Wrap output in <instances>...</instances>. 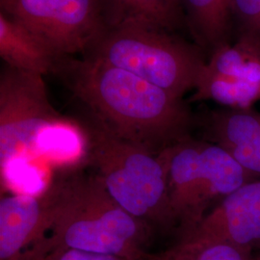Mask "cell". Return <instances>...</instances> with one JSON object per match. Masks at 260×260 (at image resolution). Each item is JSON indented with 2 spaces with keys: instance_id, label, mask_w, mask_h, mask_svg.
I'll return each mask as SVG.
<instances>
[{
  "instance_id": "obj_1",
  "label": "cell",
  "mask_w": 260,
  "mask_h": 260,
  "mask_svg": "<svg viewBox=\"0 0 260 260\" xmlns=\"http://www.w3.org/2000/svg\"><path fill=\"white\" fill-rule=\"evenodd\" d=\"M52 74L83 111L155 155L191 137L194 118L183 100L129 72L67 56L56 61Z\"/></svg>"
},
{
  "instance_id": "obj_2",
  "label": "cell",
  "mask_w": 260,
  "mask_h": 260,
  "mask_svg": "<svg viewBox=\"0 0 260 260\" xmlns=\"http://www.w3.org/2000/svg\"><path fill=\"white\" fill-rule=\"evenodd\" d=\"M52 224L41 241L21 256L75 249L143 260L154 229L128 213L110 195L101 177L75 174L46 189Z\"/></svg>"
},
{
  "instance_id": "obj_3",
  "label": "cell",
  "mask_w": 260,
  "mask_h": 260,
  "mask_svg": "<svg viewBox=\"0 0 260 260\" xmlns=\"http://www.w3.org/2000/svg\"><path fill=\"white\" fill-rule=\"evenodd\" d=\"M75 121L83 134L85 155L118 204L154 230L176 228L163 156L121 138L83 110Z\"/></svg>"
},
{
  "instance_id": "obj_4",
  "label": "cell",
  "mask_w": 260,
  "mask_h": 260,
  "mask_svg": "<svg viewBox=\"0 0 260 260\" xmlns=\"http://www.w3.org/2000/svg\"><path fill=\"white\" fill-rule=\"evenodd\" d=\"M84 57L114 66L183 98L195 89L205 60L174 33L132 21L106 24Z\"/></svg>"
},
{
  "instance_id": "obj_5",
  "label": "cell",
  "mask_w": 260,
  "mask_h": 260,
  "mask_svg": "<svg viewBox=\"0 0 260 260\" xmlns=\"http://www.w3.org/2000/svg\"><path fill=\"white\" fill-rule=\"evenodd\" d=\"M64 118L47 95L43 75L5 66L0 76V170L40 165L39 144Z\"/></svg>"
},
{
  "instance_id": "obj_6",
  "label": "cell",
  "mask_w": 260,
  "mask_h": 260,
  "mask_svg": "<svg viewBox=\"0 0 260 260\" xmlns=\"http://www.w3.org/2000/svg\"><path fill=\"white\" fill-rule=\"evenodd\" d=\"M56 59L84 53L107 24L102 0H0Z\"/></svg>"
},
{
  "instance_id": "obj_7",
  "label": "cell",
  "mask_w": 260,
  "mask_h": 260,
  "mask_svg": "<svg viewBox=\"0 0 260 260\" xmlns=\"http://www.w3.org/2000/svg\"><path fill=\"white\" fill-rule=\"evenodd\" d=\"M225 242L242 250L260 251V178L228 196L206 214L193 232L181 236Z\"/></svg>"
},
{
  "instance_id": "obj_8",
  "label": "cell",
  "mask_w": 260,
  "mask_h": 260,
  "mask_svg": "<svg viewBox=\"0 0 260 260\" xmlns=\"http://www.w3.org/2000/svg\"><path fill=\"white\" fill-rule=\"evenodd\" d=\"M52 224L45 191L40 195L14 194L0 201V260H19L41 241Z\"/></svg>"
},
{
  "instance_id": "obj_9",
  "label": "cell",
  "mask_w": 260,
  "mask_h": 260,
  "mask_svg": "<svg viewBox=\"0 0 260 260\" xmlns=\"http://www.w3.org/2000/svg\"><path fill=\"white\" fill-rule=\"evenodd\" d=\"M253 179L256 177L242 167L225 149L213 143L203 141L199 181L190 223L178 238L195 230L213 202H222Z\"/></svg>"
},
{
  "instance_id": "obj_10",
  "label": "cell",
  "mask_w": 260,
  "mask_h": 260,
  "mask_svg": "<svg viewBox=\"0 0 260 260\" xmlns=\"http://www.w3.org/2000/svg\"><path fill=\"white\" fill-rule=\"evenodd\" d=\"M207 142L225 149L244 169L260 178V112L223 108L203 121Z\"/></svg>"
},
{
  "instance_id": "obj_11",
  "label": "cell",
  "mask_w": 260,
  "mask_h": 260,
  "mask_svg": "<svg viewBox=\"0 0 260 260\" xmlns=\"http://www.w3.org/2000/svg\"><path fill=\"white\" fill-rule=\"evenodd\" d=\"M203 141L189 137L160 154L166 161L171 206L178 236L189 226L199 181Z\"/></svg>"
},
{
  "instance_id": "obj_12",
  "label": "cell",
  "mask_w": 260,
  "mask_h": 260,
  "mask_svg": "<svg viewBox=\"0 0 260 260\" xmlns=\"http://www.w3.org/2000/svg\"><path fill=\"white\" fill-rule=\"evenodd\" d=\"M0 56L6 66L36 75L53 73L56 59L29 30L0 12Z\"/></svg>"
},
{
  "instance_id": "obj_13",
  "label": "cell",
  "mask_w": 260,
  "mask_h": 260,
  "mask_svg": "<svg viewBox=\"0 0 260 260\" xmlns=\"http://www.w3.org/2000/svg\"><path fill=\"white\" fill-rule=\"evenodd\" d=\"M106 23L132 21L174 33L187 23L181 0H102Z\"/></svg>"
},
{
  "instance_id": "obj_14",
  "label": "cell",
  "mask_w": 260,
  "mask_h": 260,
  "mask_svg": "<svg viewBox=\"0 0 260 260\" xmlns=\"http://www.w3.org/2000/svg\"><path fill=\"white\" fill-rule=\"evenodd\" d=\"M186 21L200 47L211 53L230 44L232 0H181Z\"/></svg>"
},
{
  "instance_id": "obj_15",
  "label": "cell",
  "mask_w": 260,
  "mask_h": 260,
  "mask_svg": "<svg viewBox=\"0 0 260 260\" xmlns=\"http://www.w3.org/2000/svg\"><path fill=\"white\" fill-rule=\"evenodd\" d=\"M205 68L216 75L240 83L260 86V42L250 38H236L213 51Z\"/></svg>"
},
{
  "instance_id": "obj_16",
  "label": "cell",
  "mask_w": 260,
  "mask_h": 260,
  "mask_svg": "<svg viewBox=\"0 0 260 260\" xmlns=\"http://www.w3.org/2000/svg\"><path fill=\"white\" fill-rule=\"evenodd\" d=\"M193 101H212L231 109H249L260 102V86L234 81L209 72L204 66L195 86Z\"/></svg>"
},
{
  "instance_id": "obj_17",
  "label": "cell",
  "mask_w": 260,
  "mask_h": 260,
  "mask_svg": "<svg viewBox=\"0 0 260 260\" xmlns=\"http://www.w3.org/2000/svg\"><path fill=\"white\" fill-rule=\"evenodd\" d=\"M143 260H260L256 253L229 243L199 237H182L170 248L149 252Z\"/></svg>"
},
{
  "instance_id": "obj_18",
  "label": "cell",
  "mask_w": 260,
  "mask_h": 260,
  "mask_svg": "<svg viewBox=\"0 0 260 260\" xmlns=\"http://www.w3.org/2000/svg\"><path fill=\"white\" fill-rule=\"evenodd\" d=\"M231 10L237 38L260 42V0H232Z\"/></svg>"
},
{
  "instance_id": "obj_19",
  "label": "cell",
  "mask_w": 260,
  "mask_h": 260,
  "mask_svg": "<svg viewBox=\"0 0 260 260\" xmlns=\"http://www.w3.org/2000/svg\"><path fill=\"white\" fill-rule=\"evenodd\" d=\"M19 260H125L106 254L75 249H59L35 256H22Z\"/></svg>"
},
{
  "instance_id": "obj_20",
  "label": "cell",
  "mask_w": 260,
  "mask_h": 260,
  "mask_svg": "<svg viewBox=\"0 0 260 260\" xmlns=\"http://www.w3.org/2000/svg\"><path fill=\"white\" fill-rule=\"evenodd\" d=\"M257 255H258V256H259V258H260V251H259V252H258V253H257Z\"/></svg>"
}]
</instances>
